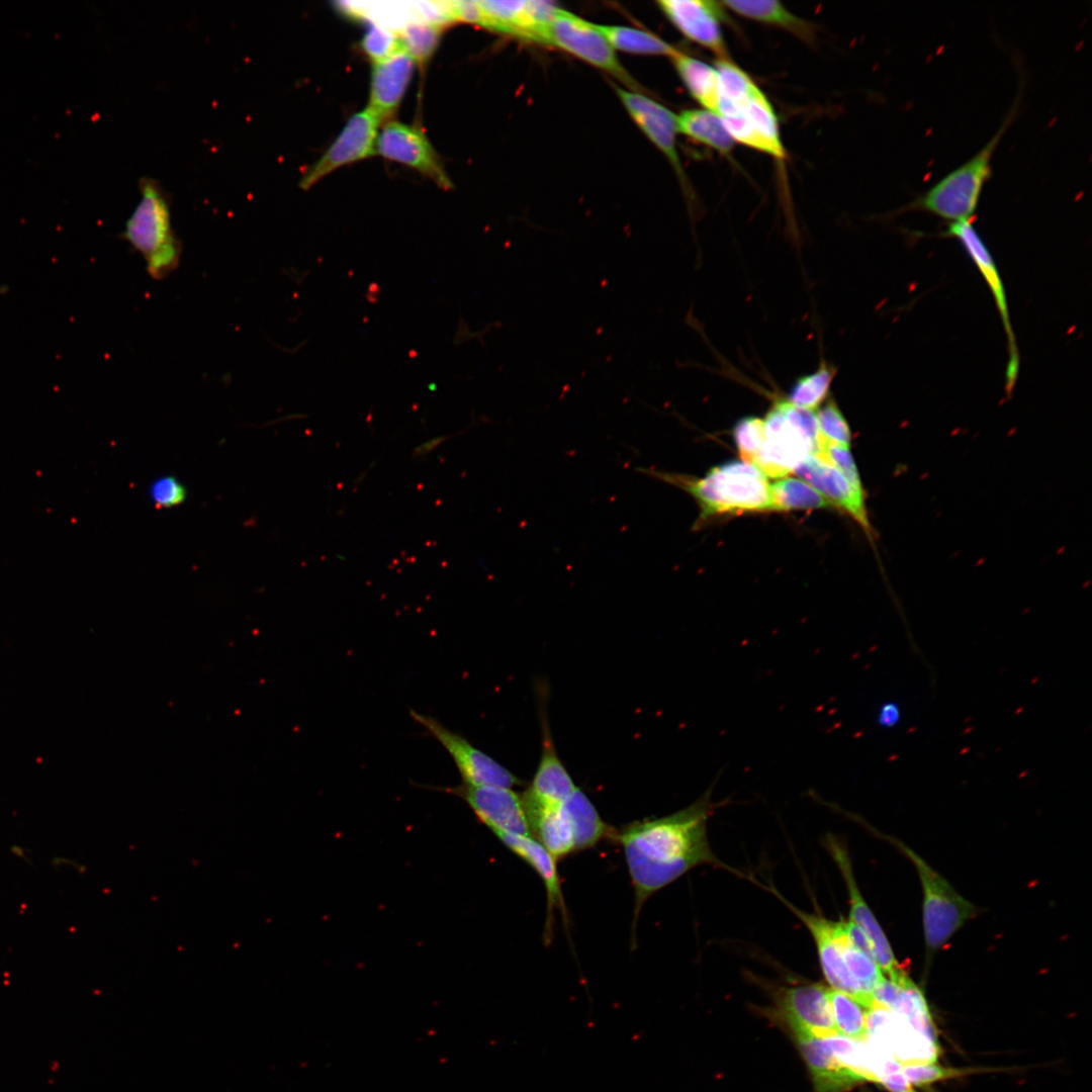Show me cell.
Segmentation results:
<instances>
[{"mask_svg": "<svg viewBox=\"0 0 1092 1092\" xmlns=\"http://www.w3.org/2000/svg\"><path fill=\"white\" fill-rule=\"evenodd\" d=\"M410 714L447 751L462 778V784L511 789L522 784L516 775L434 717L415 710H411Z\"/></svg>", "mask_w": 1092, "mask_h": 1092, "instance_id": "cell-8", "label": "cell"}, {"mask_svg": "<svg viewBox=\"0 0 1092 1092\" xmlns=\"http://www.w3.org/2000/svg\"><path fill=\"white\" fill-rule=\"evenodd\" d=\"M148 492L153 504L161 509L179 507L187 497L185 485L173 475H162L155 478L151 482Z\"/></svg>", "mask_w": 1092, "mask_h": 1092, "instance_id": "cell-40", "label": "cell"}, {"mask_svg": "<svg viewBox=\"0 0 1092 1092\" xmlns=\"http://www.w3.org/2000/svg\"><path fill=\"white\" fill-rule=\"evenodd\" d=\"M795 472L823 493L834 508L846 512L871 539L873 529L869 522L864 491L854 489L842 473L833 465L814 455L808 456Z\"/></svg>", "mask_w": 1092, "mask_h": 1092, "instance_id": "cell-21", "label": "cell"}, {"mask_svg": "<svg viewBox=\"0 0 1092 1092\" xmlns=\"http://www.w3.org/2000/svg\"><path fill=\"white\" fill-rule=\"evenodd\" d=\"M827 843L847 888L850 907L849 920L869 939L874 958L884 976L890 979L900 976L906 971L897 962L887 936L858 889L847 851L835 839L828 840Z\"/></svg>", "mask_w": 1092, "mask_h": 1092, "instance_id": "cell-17", "label": "cell"}, {"mask_svg": "<svg viewBox=\"0 0 1092 1092\" xmlns=\"http://www.w3.org/2000/svg\"><path fill=\"white\" fill-rule=\"evenodd\" d=\"M717 114L726 125L734 126L745 136L746 147L779 160L786 158L778 117L758 86L739 101L720 100Z\"/></svg>", "mask_w": 1092, "mask_h": 1092, "instance_id": "cell-11", "label": "cell"}, {"mask_svg": "<svg viewBox=\"0 0 1092 1092\" xmlns=\"http://www.w3.org/2000/svg\"><path fill=\"white\" fill-rule=\"evenodd\" d=\"M442 26L436 23L416 20L408 22L398 34L401 49L416 62L425 64L435 53Z\"/></svg>", "mask_w": 1092, "mask_h": 1092, "instance_id": "cell-36", "label": "cell"}, {"mask_svg": "<svg viewBox=\"0 0 1092 1092\" xmlns=\"http://www.w3.org/2000/svg\"><path fill=\"white\" fill-rule=\"evenodd\" d=\"M447 4L451 20L481 25L482 15L477 1H452Z\"/></svg>", "mask_w": 1092, "mask_h": 1092, "instance_id": "cell-42", "label": "cell"}, {"mask_svg": "<svg viewBox=\"0 0 1092 1092\" xmlns=\"http://www.w3.org/2000/svg\"><path fill=\"white\" fill-rule=\"evenodd\" d=\"M1014 106L989 142L971 159L957 167L926 192L909 203L907 209L930 212L950 222L971 220L982 189L991 176L993 153L1013 120Z\"/></svg>", "mask_w": 1092, "mask_h": 1092, "instance_id": "cell-4", "label": "cell"}, {"mask_svg": "<svg viewBox=\"0 0 1092 1092\" xmlns=\"http://www.w3.org/2000/svg\"><path fill=\"white\" fill-rule=\"evenodd\" d=\"M900 989L889 1010L903 1017L917 1031L927 1038L937 1041L929 1008L922 991L908 977L907 973L899 978Z\"/></svg>", "mask_w": 1092, "mask_h": 1092, "instance_id": "cell-32", "label": "cell"}, {"mask_svg": "<svg viewBox=\"0 0 1092 1092\" xmlns=\"http://www.w3.org/2000/svg\"><path fill=\"white\" fill-rule=\"evenodd\" d=\"M373 65L368 108L383 119L399 106L411 82L416 62L400 50Z\"/></svg>", "mask_w": 1092, "mask_h": 1092, "instance_id": "cell-25", "label": "cell"}, {"mask_svg": "<svg viewBox=\"0 0 1092 1092\" xmlns=\"http://www.w3.org/2000/svg\"><path fill=\"white\" fill-rule=\"evenodd\" d=\"M375 152L383 158L408 166L449 189V179L436 151L424 132L398 121L387 122L377 136Z\"/></svg>", "mask_w": 1092, "mask_h": 1092, "instance_id": "cell-14", "label": "cell"}, {"mask_svg": "<svg viewBox=\"0 0 1092 1092\" xmlns=\"http://www.w3.org/2000/svg\"><path fill=\"white\" fill-rule=\"evenodd\" d=\"M775 894L805 924L811 933L816 944L822 973L830 987L850 996L868 1009V1001L847 969L846 953L849 938L846 921L844 919L834 921L822 915L807 913L789 903L777 892Z\"/></svg>", "mask_w": 1092, "mask_h": 1092, "instance_id": "cell-9", "label": "cell"}, {"mask_svg": "<svg viewBox=\"0 0 1092 1092\" xmlns=\"http://www.w3.org/2000/svg\"><path fill=\"white\" fill-rule=\"evenodd\" d=\"M835 374L833 365L822 362L817 370L795 381L787 400L798 408L814 412L826 398Z\"/></svg>", "mask_w": 1092, "mask_h": 1092, "instance_id": "cell-35", "label": "cell"}, {"mask_svg": "<svg viewBox=\"0 0 1092 1092\" xmlns=\"http://www.w3.org/2000/svg\"><path fill=\"white\" fill-rule=\"evenodd\" d=\"M141 199L126 220L122 238L146 261L151 277L162 280L179 265L182 246L171 223L169 200L153 179L140 182Z\"/></svg>", "mask_w": 1092, "mask_h": 1092, "instance_id": "cell-3", "label": "cell"}, {"mask_svg": "<svg viewBox=\"0 0 1092 1092\" xmlns=\"http://www.w3.org/2000/svg\"><path fill=\"white\" fill-rule=\"evenodd\" d=\"M901 1072L910 1084L920 1086L961 1077L970 1073V1070L945 1068L935 1063H923L902 1065Z\"/></svg>", "mask_w": 1092, "mask_h": 1092, "instance_id": "cell-41", "label": "cell"}, {"mask_svg": "<svg viewBox=\"0 0 1092 1092\" xmlns=\"http://www.w3.org/2000/svg\"><path fill=\"white\" fill-rule=\"evenodd\" d=\"M361 47L373 63L384 61L402 50L398 34L376 23L372 24L364 34Z\"/></svg>", "mask_w": 1092, "mask_h": 1092, "instance_id": "cell-38", "label": "cell"}, {"mask_svg": "<svg viewBox=\"0 0 1092 1092\" xmlns=\"http://www.w3.org/2000/svg\"><path fill=\"white\" fill-rule=\"evenodd\" d=\"M943 235L954 238L961 243L984 278L994 298L1007 337L1009 359L1006 369V390L1010 393L1018 376L1019 354L1010 320L1005 287L997 265L971 220L950 222Z\"/></svg>", "mask_w": 1092, "mask_h": 1092, "instance_id": "cell-10", "label": "cell"}, {"mask_svg": "<svg viewBox=\"0 0 1092 1092\" xmlns=\"http://www.w3.org/2000/svg\"><path fill=\"white\" fill-rule=\"evenodd\" d=\"M477 2L481 26L536 42H541L542 33L557 8L552 2L537 0Z\"/></svg>", "mask_w": 1092, "mask_h": 1092, "instance_id": "cell-19", "label": "cell"}, {"mask_svg": "<svg viewBox=\"0 0 1092 1092\" xmlns=\"http://www.w3.org/2000/svg\"><path fill=\"white\" fill-rule=\"evenodd\" d=\"M774 511L834 508L810 484L795 477H782L770 485Z\"/></svg>", "mask_w": 1092, "mask_h": 1092, "instance_id": "cell-33", "label": "cell"}, {"mask_svg": "<svg viewBox=\"0 0 1092 1092\" xmlns=\"http://www.w3.org/2000/svg\"><path fill=\"white\" fill-rule=\"evenodd\" d=\"M889 839L913 862L918 873L923 893V931L929 962L977 914V908L910 847L899 840Z\"/></svg>", "mask_w": 1092, "mask_h": 1092, "instance_id": "cell-6", "label": "cell"}, {"mask_svg": "<svg viewBox=\"0 0 1092 1092\" xmlns=\"http://www.w3.org/2000/svg\"><path fill=\"white\" fill-rule=\"evenodd\" d=\"M879 1083L891 1092H916L901 1071L885 1076Z\"/></svg>", "mask_w": 1092, "mask_h": 1092, "instance_id": "cell-44", "label": "cell"}, {"mask_svg": "<svg viewBox=\"0 0 1092 1092\" xmlns=\"http://www.w3.org/2000/svg\"><path fill=\"white\" fill-rule=\"evenodd\" d=\"M764 436V421L759 418L746 417L736 423L733 437L742 461L755 465Z\"/></svg>", "mask_w": 1092, "mask_h": 1092, "instance_id": "cell-37", "label": "cell"}, {"mask_svg": "<svg viewBox=\"0 0 1092 1092\" xmlns=\"http://www.w3.org/2000/svg\"><path fill=\"white\" fill-rule=\"evenodd\" d=\"M637 470L691 494L700 508L694 526L725 514L774 511L770 484L754 464L730 461L711 468L704 477L639 467Z\"/></svg>", "mask_w": 1092, "mask_h": 1092, "instance_id": "cell-2", "label": "cell"}, {"mask_svg": "<svg viewBox=\"0 0 1092 1092\" xmlns=\"http://www.w3.org/2000/svg\"><path fill=\"white\" fill-rule=\"evenodd\" d=\"M670 59L694 99L706 110L717 113L719 78L716 68L680 51Z\"/></svg>", "mask_w": 1092, "mask_h": 1092, "instance_id": "cell-29", "label": "cell"}, {"mask_svg": "<svg viewBox=\"0 0 1092 1092\" xmlns=\"http://www.w3.org/2000/svg\"><path fill=\"white\" fill-rule=\"evenodd\" d=\"M764 421V442L755 466L765 476L786 477L810 455H815L820 432L814 412L779 399Z\"/></svg>", "mask_w": 1092, "mask_h": 1092, "instance_id": "cell-5", "label": "cell"}, {"mask_svg": "<svg viewBox=\"0 0 1092 1092\" xmlns=\"http://www.w3.org/2000/svg\"><path fill=\"white\" fill-rule=\"evenodd\" d=\"M901 719V709L897 703L887 702L881 705L878 712V723L884 728L895 727Z\"/></svg>", "mask_w": 1092, "mask_h": 1092, "instance_id": "cell-43", "label": "cell"}, {"mask_svg": "<svg viewBox=\"0 0 1092 1092\" xmlns=\"http://www.w3.org/2000/svg\"><path fill=\"white\" fill-rule=\"evenodd\" d=\"M833 1021L839 1036L855 1041H866L869 1037L867 1009L850 996L828 990Z\"/></svg>", "mask_w": 1092, "mask_h": 1092, "instance_id": "cell-34", "label": "cell"}, {"mask_svg": "<svg viewBox=\"0 0 1092 1092\" xmlns=\"http://www.w3.org/2000/svg\"><path fill=\"white\" fill-rule=\"evenodd\" d=\"M542 720L543 739L540 761L522 798L526 804L559 806L577 787L558 757L546 719Z\"/></svg>", "mask_w": 1092, "mask_h": 1092, "instance_id": "cell-22", "label": "cell"}, {"mask_svg": "<svg viewBox=\"0 0 1092 1092\" xmlns=\"http://www.w3.org/2000/svg\"><path fill=\"white\" fill-rule=\"evenodd\" d=\"M380 120L368 107L353 114L332 145L303 174L300 188L308 190L336 169L375 154Z\"/></svg>", "mask_w": 1092, "mask_h": 1092, "instance_id": "cell-13", "label": "cell"}, {"mask_svg": "<svg viewBox=\"0 0 1092 1092\" xmlns=\"http://www.w3.org/2000/svg\"><path fill=\"white\" fill-rule=\"evenodd\" d=\"M869 1034L877 1035L876 1043L890 1052L902 1065L935 1063L937 1041L917 1031L902 1015L880 1007L867 1009Z\"/></svg>", "mask_w": 1092, "mask_h": 1092, "instance_id": "cell-16", "label": "cell"}, {"mask_svg": "<svg viewBox=\"0 0 1092 1092\" xmlns=\"http://www.w3.org/2000/svg\"><path fill=\"white\" fill-rule=\"evenodd\" d=\"M524 806L535 839L556 861L574 852L572 832L562 804L539 806L524 803Z\"/></svg>", "mask_w": 1092, "mask_h": 1092, "instance_id": "cell-26", "label": "cell"}, {"mask_svg": "<svg viewBox=\"0 0 1092 1092\" xmlns=\"http://www.w3.org/2000/svg\"><path fill=\"white\" fill-rule=\"evenodd\" d=\"M444 791L463 800L478 821L494 835L532 836L522 796L511 788L462 784Z\"/></svg>", "mask_w": 1092, "mask_h": 1092, "instance_id": "cell-12", "label": "cell"}, {"mask_svg": "<svg viewBox=\"0 0 1092 1092\" xmlns=\"http://www.w3.org/2000/svg\"><path fill=\"white\" fill-rule=\"evenodd\" d=\"M614 50L639 55L667 56L672 58L679 51L657 35L627 26L599 25Z\"/></svg>", "mask_w": 1092, "mask_h": 1092, "instance_id": "cell-31", "label": "cell"}, {"mask_svg": "<svg viewBox=\"0 0 1092 1092\" xmlns=\"http://www.w3.org/2000/svg\"><path fill=\"white\" fill-rule=\"evenodd\" d=\"M828 990L820 983L792 986L779 996V1008L796 1038L839 1036L833 1021Z\"/></svg>", "mask_w": 1092, "mask_h": 1092, "instance_id": "cell-15", "label": "cell"}, {"mask_svg": "<svg viewBox=\"0 0 1092 1092\" xmlns=\"http://www.w3.org/2000/svg\"><path fill=\"white\" fill-rule=\"evenodd\" d=\"M495 836L512 852L527 862L541 878L547 897V919L544 933L545 938L551 937L554 909L561 911L563 920L565 921L566 919V910L557 871V861L532 836L505 833H498L495 834Z\"/></svg>", "mask_w": 1092, "mask_h": 1092, "instance_id": "cell-24", "label": "cell"}, {"mask_svg": "<svg viewBox=\"0 0 1092 1092\" xmlns=\"http://www.w3.org/2000/svg\"><path fill=\"white\" fill-rule=\"evenodd\" d=\"M817 1092H844L866 1077L847 1065L833 1050L828 1038H797Z\"/></svg>", "mask_w": 1092, "mask_h": 1092, "instance_id": "cell-23", "label": "cell"}, {"mask_svg": "<svg viewBox=\"0 0 1092 1092\" xmlns=\"http://www.w3.org/2000/svg\"><path fill=\"white\" fill-rule=\"evenodd\" d=\"M615 89L634 122L666 157L680 181L685 183L687 178L676 150V115L641 92L625 90L616 85Z\"/></svg>", "mask_w": 1092, "mask_h": 1092, "instance_id": "cell-20", "label": "cell"}, {"mask_svg": "<svg viewBox=\"0 0 1092 1092\" xmlns=\"http://www.w3.org/2000/svg\"><path fill=\"white\" fill-rule=\"evenodd\" d=\"M448 438V436L435 437L426 441L425 443L420 444L414 449L413 457L422 458L428 455L430 452L439 447L443 442H445Z\"/></svg>", "mask_w": 1092, "mask_h": 1092, "instance_id": "cell-45", "label": "cell"}, {"mask_svg": "<svg viewBox=\"0 0 1092 1092\" xmlns=\"http://www.w3.org/2000/svg\"><path fill=\"white\" fill-rule=\"evenodd\" d=\"M712 788L670 815L635 821L616 829L613 841L624 852L634 891L633 932L644 903L656 892L702 864H720L707 823L715 809Z\"/></svg>", "mask_w": 1092, "mask_h": 1092, "instance_id": "cell-1", "label": "cell"}, {"mask_svg": "<svg viewBox=\"0 0 1092 1092\" xmlns=\"http://www.w3.org/2000/svg\"><path fill=\"white\" fill-rule=\"evenodd\" d=\"M562 808L571 828L574 852L589 849L605 839L613 840L616 829L602 819L580 789L571 793Z\"/></svg>", "mask_w": 1092, "mask_h": 1092, "instance_id": "cell-27", "label": "cell"}, {"mask_svg": "<svg viewBox=\"0 0 1092 1092\" xmlns=\"http://www.w3.org/2000/svg\"><path fill=\"white\" fill-rule=\"evenodd\" d=\"M677 130L723 155H729L734 141L720 116L706 109H686L676 115Z\"/></svg>", "mask_w": 1092, "mask_h": 1092, "instance_id": "cell-30", "label": "cell"}, {"mask_svg": "<svg viewBox=\"0 0 1092 1092\" xmlns=\"http://www.w3.org/2000/svg\"><path fill=\"white\" fill-rule=\"evenodd\" d=\"M721 4L742 17L782 28L808 44L815 41L813 26L793 14L779 1L727 0Z\"/></svg>", "mask_w": 1092, "mask_h": 1092, "instance_id": "cell-28", "label": "cell"}, {"mask_svg": "<svg viewBox=\"0 0 1092 1092\" xmlns=\"http://www.w3.org/2000/svg\"><path fill=\"white\" fill-rule=\"evenodd\" d=\"M657 5L688 39L711 51L718 60L729 59L720 25L723 16L720 2L660 0Z\"/></svg>", "mask_w": 1092, "mask_h": 1092, "instance_id": "cell-18", "label": "cell"}, {"mask_svg": "<svg viewBox=\"0 0 1092 1092\" xmlns=\"http://www.w3.org/2000/svg\"><path fill=\"white\" fill-rule=\"evenodd\" d=\"M541 43L553 46L597 67L632 91L638 92L640 89L618 60L598 24L557 7L543 31Z\"/></svg>", "mask_w": 1092, "mask_h": 1092, "instance_id": "cell-7", "label": "cell"}, {"mask_svg": "<svg viewBox=\"0 0 1092 1092\" xmlns=\"http://www.w3.org/2000/svg\"><path fill=\"white\" fill-rule=\"evenodd\" d=\"M821 436L829 442L849 448V426L833 399H829L816 414Z\"/></svg>", "mask_w": 1092, "mask_h": 1092, "instance_id": "cell-39", "label": "cell"}]
</instances>
